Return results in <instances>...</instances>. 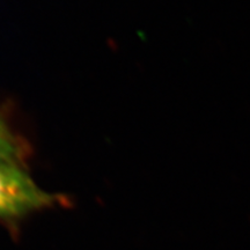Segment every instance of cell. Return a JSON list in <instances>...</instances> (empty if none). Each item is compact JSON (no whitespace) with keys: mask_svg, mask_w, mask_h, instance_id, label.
Here are the masks:
<instances>
[{"mask_svg":"<svg viewBox=\"0 0 250 250\" xmlns=\"http://www.w3.org/2000/svg\"><path fill=\"white\" fill-rule=\"evenodd\" d=\"M64 203L62 196L41 189L20 165L0 164V220L17 221Z\"/></svg>","mask_w":250,"mask_h":250,"instance_id":"cell-1","label":"cell"},{"mask_svg":"<svg viewBox=\"0 0 250 250\" xmlns=\"http://www.w3.org/2000/svg\"><path fill=\"white\" fill-rule=\"evenodd\" d=\"M28 146L0 115V164L20 165L26 160Z\"/></svg>","mask_w":250,"mask_h":250,"instance_id":"cell-2","label":"cell"}]
</instances>
